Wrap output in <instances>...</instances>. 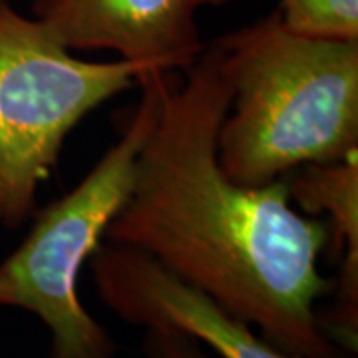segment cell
<instances>
[{"mask_svg": "<svg viewBox=\"0 0 358 358\" xmlns=\"http://www.w3.org/2000/svg\"><path fill=\"white\" fill-rule=\"evenodd\" d=\"M227 108L213 46L187 70L164 74L159 114L103 241L152 257L285 352L350 358L319 319L333 289L319 268L327 223L291 203L285 179L243 185L221 169L217 129Z\"/></svg>", "mask_w": 358, "mask_h": 358, "instance_id": "cell-1", "label": "cell"}, {"mask_svg": "<svg viewBox=\"0 0 358 358\" xmlns=\"http://www.w3.org/2000/svg\"><path fill=\"white\" fill-rule=\"evenodd\" d=\"M211 46L229 88L217 162L233 181L268 185L358 154V42L296 36L275 8Z\"/></svg>", "mask_w": 358, "mask_h": 358, "instance_id": "cell-2", "label": "cell"}, {"mask_svg": "<svg viewBox=\"0 0 358 358\" xmlns=\"http://www.w3.org/2000/svg\"><path fill=\"white\" fill-rule=\"evenodd\" d=\"M167 72L140 78L141 98L124 134L74 189L30 219L22 243L0 263V307L20 308L48 331V358H115L112 334L80 301L82 268L128 199L136 157L154 128Z\"/></svg>", "mask_w": 358, "mask_h": 358, "instance_id": "cell-3", "label": "cell"}, {"mask_svg": "<svg viewBox=\"0 0 358 358\" xmlns=\"http://www.w3.org/2000/svg\"><path fill=\"white\" fill-rule=\"evenodd\" d=\"M138 62H90L34 16L0 0V227H24L66 138L86 115L140 84Z\"/></svg>", "mask_w": 358, "mask_h": 358, "instance_id": "cell-4", "label": "cell"}, {"mask_svg": "<svg viewBox=\"0 0 358 358\" xmlns=\"http://www.w3.org/2000/svg\"><path fill=\"white\" fill-rule=\"evenodd\" d=\"M88 265L103 305L131 327H173L219 358H301L131 247L102 241Z\"/></svg>", "mask_w": 358, "mask_h": 358, "instance_id": "cell-5", "label": "cell"}, {"mask_svg": "<svg viewBox=\"0 0 358 358\" xmlns=\"http://www.w3.org/2000/svg\"><path fill=\"white\" fill-rule=\"evenodd\" d=\"M197 0H34L32 16L68 50H112L150 72L179 74L205 50Z\"/></svg>", "mask_w": 358, "mask_h": 358, "instance_id": "cell-6", "label": "cell"}, {"mask_svg": "<svg viewBox=\"0 0 358 358\" xmlns=\"http://www.w3.org/2000/svg\"><path fill=\"white\" fill-rule=\"evenodd\" d=\"M291 203L329 229V255L338 263L334 287L358 291V154L331 164H307L285 176Z\"/></svg>", "mask_w": 358, "mask_h": 358, "instance_id": "cell-7", "label": "cell"}, {"mask_svg": "<svg viewBox=\"0 0 358 358\" xmlns=\"http://www.w3.org/2000/svg\"><path fill=\"white\" fill-rule=\"evenodd\" d=\"M282 26L296 36L358 42V0H277Z\"/></svg>", "mask_w": 358, "mask_h": 358, "instance_id": "cell-8", "label": "cell"}, {"mask_svg": "<svg viewBox=\"0 0 358 358\" xmlns=\"http://www.w3.org/2000/svg\"><path fill=\"white\" fill-rule=\"evenodd\" d=\"M141 352L148 358H209L193 336L167 324L143 329Z\"/></svg>", "mask_w": 358, "mask_h": 358, "instance_id": "cell-9", "label": "cell"}, {"mask_svg": "<svg viewBox=\"0 0 358 358\" xmlns=\"http://www.w3.org/2000/svg\"><path fill=\"white\" fill-rule=\"evenodd\" d=\"M197 2H199V6H221L229 0H197Z\"/></svg>", "mask_w": 358, "mask_h": 358, "instance_id": "cell-10", "label": "cell"}]
</instances>
